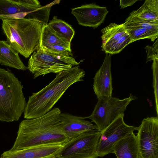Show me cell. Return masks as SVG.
<instances>
[{"mask_svg": "<svg viewBox=\"0 0 158 158\" xmlns=\"http://www.w3.org/2000/svg\"><path fill=\"white\" fill-rule=\"evenodd\" d=\"M61 113L59 108L55 107L40 117L22 121L10 150L45 144L64 145L69 140L63 131L60 119Z\"/></svg>", "mask_w": 158, "mask_h": 158, "instance_id": "6da1fadb", "label": "cell"}, {"mask_svg": "<svg viewBox=\"0 0 158 158\" xmlns=\"http://www.w3.org/2000/svg\"><path fill=\"white\" fill-rule=\"evenodd\" d=\"M85 75V71L78 66L56 74L51 82L29 97L24 112V118H34L47 113L71 85L83 81Z\"/></svg>", "mask_w": 158, "mask_h": 158, "instance_id": "7a4b0ae2", "label": "cell"}, {"mask_svg": "<svg viewBox=\"0 0 158 158\" xmlns=\"http://www.w3.org/2000/svg\"><path fill=\"white\" fill-rule=\"evenodd\" d=\"M2 20L6 41L16 51L27 58L39 48L44 27L41 22L25 18Z\"/></svg>", "mask_w": 158, "mask_h": 158, "instance_id": "3957f363", "label": "cell"}, {"mask_svg": "<svg viewBox=\"0 0 158 158\" xmlns=\"http://www.w3.org/2000/svg\"><path fill=\"white\" fill-rule=\"evenodd\" d=\"M21 82L9 70L0 68V121H18L27 102Z\"/></svg>", "mask_w": 158, "mask_h": 158, "instance_id": "277c9868", "label": "cell"}, {"mask_svg": "<svg viewBox=\"0 0 158 158\" xmlns=\"http://www.w3.org/2000/svg\"><path fill=\"white\" fill-rule=\"evenodd\" d=\"M81 62L76 61L72 55L54 54L39 48L30 57L27 69L35 78L51 73H58L78 66Z\"/></svg>", "mask_w": 158, "mask_h": 158, "instance_id": "5b68a950", "label": "cell"}, {"mask_svg": "<svg viewBox=\"0 0 158 158\" xmlns=\"http://www.w3.org/2000/svg\"><path fill=\"white\" fill-rule=\"evenodd\" d=\"M135 96L130 94L124 99L112 97L107 100H98L91 115L85 118H89L94 123L98 130L102 131L126 110L130 102L135 100Z\"/></svg>", "mask_w": 158, "mask_h": 158, "instance_id": "8992f818", "label": "cell"}, {"mask_svg": "<svg viewBox=\"0 0 158 158\" xmlns=\"http://www.w3.org/2000/svg\"><path fill=\"white\" fill-rule=\"evenodd\" d=\"M102 131L85 132L64 145L56 158H98L97 150Z\"/></svg>", "mask_w": 158, "mask_h": 158, "instance_id": "52a82bcc", "label": "cell"}, {"mask_svg": "<svg viewBox=\"0 0 158 158\" xmlns=\"http://www.w3.org/2000/svg\"><path fill=\"white\" fill-rule=\"evenodd\" d=\"M139 158H158V117H148L136 128Z\"/></svg>", "mask_w": 158, "mask_h": 158, "instance_id": "ba28073f", "label": "cell"}, {"mask_svg": "<svg viewBox=\"0 0 158 158\" xmlns=\"http://www.w3.org/2000/svg\"><path fill=\"white\" fill-rule=\"evenodd\" d=\"M124 113L102 131L97 148L98 157L113 153V148L118 141L136 130V127L127 124L124 120Z\"/></svg>", "mask_w": 158, "mask_h": 158, "instance_id": "9c48e42d", "label": "cell"}, {"mask_svg": "<svg viewBox=\"0 0 158 158\" xmlns=\"http://www.w3.org/2000/svg\"><path fill=\"white\" fill-rule=\"evenodd\" d=\"M51 7L49 5L40 7H26L16 0H0V19L25 18L33 19L41 22L44 25L48 23Z\"/></svg>", "mask_w": 158, "mask_h": 158, "instance_id": "30bf717a", "label": "cell"}, {"mask_svg": "<svg viewBox=\"0 0 158 158\" xmlns=\"http://www.w3.org/2000/svg\"><path fill=\"white\" fill-rule=\"evenodd\" d=\"M102 50L106 53L115 54L121 52L132 43L123 24L111 23L101 30Z\"/></svg>", "mask_w": 158, "mask_h": 158, "instance_id": "8fae6325", "label": "cell"}, {"mask_svg": "<svg viewBox=\"0 0 158 158\" xmlns=\"http://www.w3.org/2000/svg\"><path fill=\"white\" fill-rule=\"evenodd\" d=\"M132 43L149 39L154 42L158 36V20H148L130 15L123 24Z\"/></svg>", "mask_w": 158, "mask_h": 158, "instance_id": "7c38bea8", "label": "cell"}, {"mask_svg": "<svg viewBox=\"0 0 158 158\" xmlns=\"http://www.w3.org/2000/svg\"><path fill=\"white\" fill-rule=\"evenodd\" d=\"M111 55L106 53L103 63L94 78L93 89L98 100H107L112 97Z\"/></svg>", "mask_w": 158, "mask_h": 158, "instance_id": "4fadbf2b", "label": "cell"}, {"mask_svg": "<svg viewBox=\"0 0 158 158\" xmlns=\"http://www.w3.org/2000/svg\"><path fill=\"white\" fill-rule=\"evenodd\" d=\"M64 144H49L3 152L0 158H56Z\"/></svg>", "mask_w": 158, "mask_h": 158, "instance_id": "5bb4252c", "label": "cell"}, {"mask_svg": "<svg viewBox=\"0 0 158 158\" xmlns=\"http://www.w3.org/2000/svg\"><path fill=\"white\" fill-rule=\"evenodd\" d=\"M108 13L106 7L94 3L82 5L72 9L71 11L80 25L94 28L104 22Z\"/></svg>", "mask_w": 158, "mask_h": 158, "instance_id": "9a60e30c", "label": "cell"}, {"mask_svg": "<svg viewBox=\"0 0 158 158\" xmlns=\"http://www.w3.org/2000/svg\"><path fill=\"white\" fill-rule=\"evenodd\" d=\"M60 119L63 131L69 140L86 132L98 129L95 124L84 117L61 113Z\"/></svg>", "mask_w": 158, "mask_h": 158, "instance_id": "2e32d148", "label": "cell"}, {"mask_svg": "<svg viewBox=\"0 0 158 158\" xmlns=\"http://www.w3.org/2000/svg\"><path fill=\"white\" fill-rule=\"evenodd\" d=\"M114 153L117 158H139L136 137L133 132L115 143Z\"/></svg>", "mask_w": 158, "mask_h": 158, "instance_id": "e0dca14e", "label": "cell"}, {"mask_svg": "<svg viewBox=\"0 0 158 158\" xmlns=\"http://www.w3.org/2000/svg\"><path fill=\"white\" fill-rule=\"evenodd\" d=\"M0 64L18 70H25L27 67L21 60L19 53L7 42L0 40Z\"/></svg>", "mask_w": 158, "mask_h": 158, "instance_id": "ac0fdd59", "label": "cell"}, {"mask_svg": "<svg viewBox=\"0 0 158 158\" xmlns=\"http://www.w3.org/2000/svg\"><path fill=\"white\" fill-rule=\"evenodd\" d=\"M47 25L59 37L71 43L75 32L70 25L54 16Z\"/></svg>", "mask_w": 158, "mask_h": 158, "instance_id": "d6986e66", "label": "cell"}, {"mask_svg": "<svg viewBox=\"0 0 158 158\" xmlns=\"http://www.w3.org/2000/svg\"><path fill=\"white\" fill-rule=\"evenodd\" d=\"M130 15L148 20H158V0H146L137 10Z\"/></svg>", "mask_w": 158, "mask_h": 158, "instance_id": "ffe728a7", "label": "cell"}, {"mask_svg": "<svg viewBox=\"0 0 158 158\" xmlns=\"http://www.w3.org/2000/svg\"><path fill=\"white\" fill-rule=\"evenodd\" d=\"M60 45L71 47V43L59 37L47 25L43 27L39 47Z\"/></svg>", "mask_w": 158, "mask_h": 158, "instance_id": "44dd1931", "label": "cell"}, {"mask_svg": "<svg viewBox=\"0 0 158 158\" xmlns=\"http://www.w3.org/2000/svg\"><path fill=\"white\" fill-rule=\"evenodd\" d=\"M152 69L153 76V86L155 96L156 110L158 115V60H153Z\"/></svg>", "mask_w": 158, "mask_h": 158, "instance_id": "7402d4cb", "label": "cell"}, {"mask_svg": "<svg viewBox=\"0 0 158 158\" xmlns=\"http://www.w3.org/2000/svg\"><path fill=\"white\" fill-rule=\"evenodd\" d=\"M147 52V62L155 60H158V39L152 46L148 45L145 48Z\"/></svg>", "mask_w": 158, "mask_h": 158, "instance_id": "603a6c76", "label": "cell"}, {"mask_svg": "<svg viewBox=\"0 0 158 158\" xmlns=\"http://www.w3.org/2000/svg\"><path fill=\"white\" fill-rule=\"evenodd\" d=\"M138 0H122L120 1V6L121 8H124L133 5Z\"/></svg>", "mask_w": 158, "mask_h": 158, "instance_id": "cb8c5ba5", "label": "cell"}]
</instances>
